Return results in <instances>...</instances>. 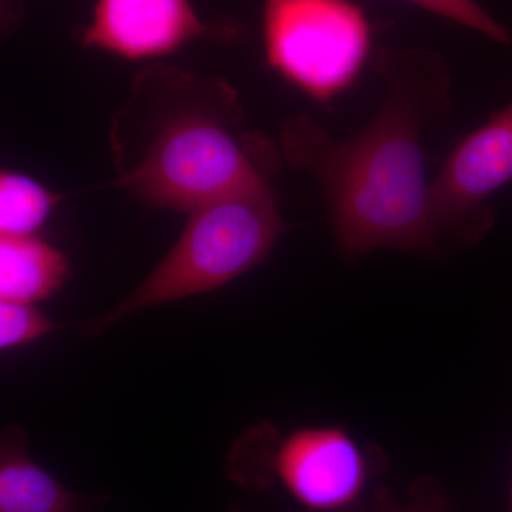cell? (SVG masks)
Listing matches in <instances>:
<instances>
[{
	"label": "cell",
	"instance_id": "30bf717a",
	"mask_svg": "<svg viewBox=\"0 0 512 512\" xmlns=\"http://www.w3.org/2000/svg\"><path fill=\"white\" fill-rule=\"evenodd\" d=\"M57 197L22 174L0 177V237H32L45 224Z\"/></svg>",
	"mask_w": 512,
	"mask_h": 512
},
{
	"label": "cell",
	"instance_id": "7c38bea8",
	"mask_svg": "<svg viewBox=\"0 0 512 512\" xmlns=\"http://www.w3.org/2000/svg\"><path fill=\"white\" fill-rule=\"evenodd\" d=\"M56 329L49 316L32 303L0 302V348L9 350L29 345Z\"/></svg>",
	"mask_w": 512,
	"mask_h": 512
},
{
	"label": "cell",
	"instance_id": "4fadbf2b",
	"mask_svg": "<svg viewBox=\"0 0 512 512\" xmlns=\"http://www.w3.org/2000/svg\"><path fill=\"white\" fill-rule=\"evenodd\" d=\"M369 512H453L448 505L446 491L436 480L421 477L410 487L407 500H399L386 487L377 488L372 501L367 504Z\"/></svg>",
	"mask_w": 512,
	"mask_h": 512
},
{
	"label": "cell",
	"instance_id": "9a60e30c",
	"mask_svg": "<svg viewBox=\"0 0 512 512\" xmlns=\"http://www.w3.org/2000/svg\"><path fill=\"white\" fill-rule=\"evenodd\" d=\"M508 512H512V481L510 487V497H508Z\"/></svg>",
	"mask_w": 512,
	"mask_h": 512
},
{
	"label": "cell",
	"instance_id": "5bb4252c",
	"mask_svg": "<svg viewBox=\"0 0 512 512\" xmlns=\"http://www.w3.org/2000/svg\"><path fill=\"white\" fill-rule=\"evenodd\" d=\"M229 512H244V511H242L241 508L232 507L231 511H229ZM355 512H369V511H367V507H363V508H359V510H357Z\"/></svg>",
	"mask_w": 512,
	"mask_h": 512
},
{
	"label": "cell",
	"instance_id": "7a4b0ae2",
	"mask_svg": "<svg viewBox=\"0 0 512 512\" xmlns=\"http://www.w3.org/2000/svg\"><path fill=\"white\" fill-rule=\"evenodd\" d=\"M241 117L227 84L171 69L137 77L120 119L133 140L117 141L121 187L160 208L191 212L245 188L268 185L262 161L234 133Z\"/></svg>",
	"mask_w": 512,
	"mask_h": 512
},
{
	"label": "cell",
	"instance_id": "9c48e42d",
	"mask_svg": "<svg viewBox=\"0 0 512 512\" xmlns=\"http://www.w3.org/2000/svg\"><path fill=\"white\" fill-rule=\"evenodd\" d=\"M69 266L62 252L33 237H0V299L35 303L64 284Z\"/></svg>",
	"mask_w": 512,
	"mask_h": 512
},
{
	"label": "cell",
	"instance_id": "3957f363",
	"mask_svg": "<svg viewBox=\"0 0 512 512\" xmlns=\"http://www.w3.org/2000/svg\"><path fill=\"white\" fill-rule=\"evenodd\" d=\"M271 185L245 188L201 205L174 248L119 305L90 320L99 333L141 309L214 291L264 261L285 231Z\"/></svg>",
	"mask_w": 512,
	"mask_h": 512
},
{
	"label": "cell",
	"instance_id": "6da1fadb",
	"mask_svg": "<svg viewBox=\"0 0 512 512\" xmlns=\"http://www.w3.org/2000/svg\"><path fill=\"white\" fill-rule=\"evenodd\" d=\"M373 69L386 99L360 133L335 140L308 117L282 128L289 163L323 184L340 251L356 261L376 249L430 254L437 234L423 138L450 113V74L439 53L380 47Z\"/></svg>",
	"mask_w": 512,
	"mask_h": 512
},
{
	"label": "cell",
	"instance_id": "8fae6325",
	"mask_svg": "<svg viewBox=\"0 0 512 512\" xmlns=\"http://www.w3.org/2000/svg\"><path fill=\"white\" fill-rule=\"evenodd\" d=\"M404 2L412 3L426 12L476 30L495 42L503 45L512 43L510 29L505 28L503 23L493 18L477 0H404Z\"/></svg>",
	"mask_w": 512,
	"mask_h": 512
},
{
	"label": "cell",
	"instance_id": "5b68a950",
	"mask_svg": "<svg viewBox=\"0 0 512 512\" xmlns=\"http://www.w3.org/2000/svg\"><path fill=\"white\" fill-rule=\"evenodd\" d=\"M372 454L340 427H303L256 456L232 457L229 476L248 488L281 484L309 512H355L375 476Z\"/></svg>",
	"mask_w": 512,
	"mask_h": 512
},
{
	"label": "cell",
	"instance_id": "52a82bcc",
	"mask_svg": "<svg viewBox=\"0 0 512 512\" xmlns=\"http://www.w3.org/2000/svg\"><path fill=\"white\" fill-rule=\"evenodd\" d=\"M202 32L190 0H96L83 45L143 60L170 55Z\"/></svg>",
	"mask_w": 512,
	"mask_h": 512
},
{
	"label": "cell",
	"instance_id": "ba28073f",
	"mask_svg": "<svg viewBox=\"0 0 512 512\" xmlns=\"http://www.w3.org/2000/svg\"><path fill=\"white\" fill-rule=\"evenodd\" d=\"M29 436L12 426L0 439V512H93L109 495L74 493L33 461Z\"/></svg>",
	"mask_w": 512,
	"mask_h": 512
},
{
	"label": "cell",
	"instance_id": "8992f818",
	"mask_svg": "<svg viewBox=\"0 0 512 512\" xmlns=\"http://www.w3.org/2000/svg\"><path fill=\"white\" fill-rule=\"evenodd\" d=\"M512 180V100L468 134L430 184L434 231L480 239L493 227L488 198Z\"/></svg>",
	"mask_w": 512,
	"mask_h": 512
},
{
	"label": "cell",
	"instance_id": "277c9868",
	"mask_svg": "<svg viewBox=\"0 0 512 512\" xmlns=\"http://www.w3.org/2000/svg\"><path fill=\"white\" fill-rule=\"evenodd\" d=\"M272 69L319 101L345 92L372 56V26L353 0H264Z\"/></svg>",
	"mask_w": 512,
	"mask_h": 512
}]
</instances>
